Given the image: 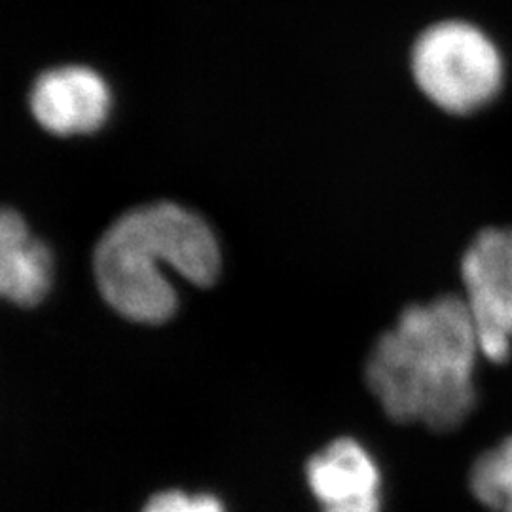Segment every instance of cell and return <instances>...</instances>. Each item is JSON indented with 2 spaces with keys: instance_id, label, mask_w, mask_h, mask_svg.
<instances>
[{
  "instance_id": "4",
  "label": "cell",
  "mask_w": 512,
  "mask_h": 512,
  "mask_svg": "<svg viewBox=\"0 0 512 512\" xmlns=\"http://www.w3.org/2000/svg\"><path fill=\"white\" fill-rule=\"evenodd\" d=\"M463 300L475 325L480 353L501 365L512 353V226H490L461 256Z\"/></svg>"
},
{
  "instance_id": "9",
  "label": "cell",
  "mask_w": 512,
  "mask_h": 512,
  "mask_svg": "<svg viewBox=\"0 0 512 512\" xmlns=\"http://www.w3.org/2000/svg\"><path fill=\"white\" fill-rule=\"evenodd\" d=\"M143 512H226L217 495H188L179 490H167L152 495Z\"/></svg>"
},
{
  "instance_id": "3",
  "label": "cell",
  "mask_w": 512,
  "mask_h": 512,
  "mask_svg": "<svg viewBox=\"0 0 512 512\" xmlns=\"http://www.w3.org/2000/svg\"><path fill=\"white\" fill-rule=\"evenodd\" d=\"M412 74L439 109L471 114L497 97L503 61L482 31L463 21H446L427 29L414 44Z\"/></svg>"
},
{
  "instance_id": "8",
  "label": "cell",
  "mask_w": 512,
  "mask_h": 512,
  "mask_svg": "<svg viewBox=\"0 0 512 512\" xmlns=\"http://www.w3.org/2000/svg\"><path fill=\"white\" fill-rule=\"evenodd\" d=\"M469 490L490 512H512V437L484 450L469 471Z\"/></svg>"
},
{
  "instance_id": "2",
  "label": "cell",
  "mask_w": 512,
  "mask_h": 512,
  "mask_svg": "<svg viewBox=\"0 0 512 512\" xmlns=\"http://www.w3.org/2000/svg\"><path fill=\"white\" fill-rule=\"evenodd\" d=\"M164 268L198 287L219 277V241L205 220L177 203L131 209L110 224L93 251L99 293L133 323L160 325L177 310Z\"/></svg>"
},
{
  "instance_id": "7",
  "label": "cell",
  "mask_w": 512,
  "mask_h": 512,
  "mask_svg": "<svg viewBox=\"0 0 512 512\" xmlns=\"http://www.w3.org/2000/svg\"><path fill=\"white\" fill-rule=\"evenodd\" d=\"M52 283V255L35 238L18 211L4 207L0 215V293L21 308L44 300Z\"/></svg>"
},
{
  "instance_id": "1",
  "label": "cell",
  "mask_w": 512,
  "mask_h": 512,
  "mask_svg": "<svg viewBox=\"0 0 512 512\" xmlns=\"http://www.w3.org/2000/svg\"><path fill=\"white\" fill-rule=\"evenodd\" d=\"M478 357L463 296L444 294L401 311L368 355L366 385L387 418L450 433L475 410Z\"/></svg>"
},
{
  "instance_id": "5",
  "label": "cell",
  "mask_w": 512,
  "mask_h": 512,
  "mask_svg": "<svg viewBox=\"0 0 512 512\" xmlns=\"http://www.w3.org/2000/svg\"><path fill=\"white\" fill-rule=\"evenodd\" d=\"M311 494L323 512H382V473L357 440L342 437L306 465Z\"/></svg>"
},
{
  "instance_id": "6",
  "label": "cell",
  "mask_w": 512,
  "mask_h": 512,
  "mask_svg": "<svg viewBox=\"0 0 512 512\" xmlns=\"http://www.w3.org/2000/svg\"><path fill=\"white\" fill-rule=\"evenodd\" d=\"M109 90L88 67H61L40 74L31 90V112L54 135L92 133L109 114Z\"/></svg>"
}]
</instances>
